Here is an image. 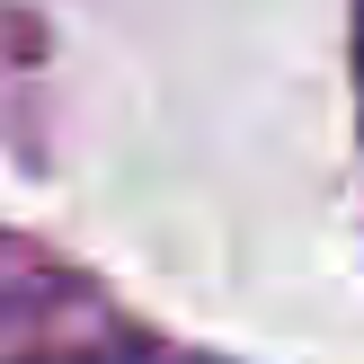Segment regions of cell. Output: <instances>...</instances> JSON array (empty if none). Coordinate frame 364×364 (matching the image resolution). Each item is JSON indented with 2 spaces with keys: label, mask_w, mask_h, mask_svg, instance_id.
Returning <instances> with one entry per match:
<instances>
[{
  "label": "cell",
  "mask_w": 364,
  "mask_h": 364,
  "mask_svg": "<svg viewBox=\"0 0 364 364\" xmlns=\"http://www.w3.org/2000/svg\"><path fill=\"white\" fill-rule=\"evenodd\" d=\"M355 124H364V0H355Z\"/></svg>",
  "instance_id": "1"
}]
</instances>
